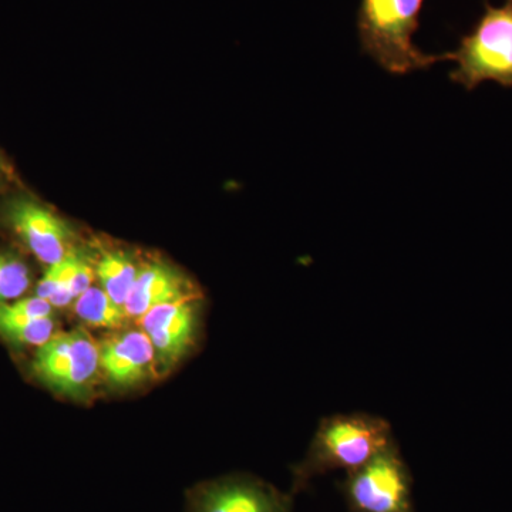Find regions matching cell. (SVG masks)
Returning a JSON list of instances; mask_svg holds the SVG:
<instances>
[{
    "mask_svg": "<svg viewBox=\"0 0 512 512\" xmlns=\"http://www.w3.org/2000/svg\"><path fill=\"white\" fill-rule=\"evenodd\" d=\"M53 318H30L18 315L0 302V338L16 346H42L55 335Z\"/></svg>",
    "mask_w": 512,
    "mask_h": 512,
    "instance_id": "cell-12",
    "label": "cell"
},
{
    "mask_svg": "<svg viewBox=\"0 0 512 512\" xmlns=\"http://www.w3.org/2000/svg\"><path fill=\"white\" fill-rule=\"evenodd\" d=\"M94 275L96 272L89 258L82 252L72 249L69 252V264L62 284L49 301L53 308H64L76 302L87 289L92 288Z\"/></svg>",
    "mask_w": 512,
    "mask_h": 512,
    "instance_id": "cell-14",
    "label": "cell"
},
{
    "mask_svg": "<svg viewBox=\"0 0 512 512\" xmlns=\"http://www.w3.org/2000/svg\"><path fill=\"white\" fill-rule=\"evenodd\" d=\"M32 369L56 393L82 399L99 376L100 345L83 329L55 333L37 349Z\"/></svg>",
    "mask_w": 512,
    "mask_h": 512,
    "instance_id": "cell-4",
    "label": "cell"
},
{
    "mask_svg": "<svg viewBox=\"0 0 512 512\" xmlns=\"http://www.w3.org/2000/svg\"><path fill=\"white\" fill-rule=\"evenodd\" d=\"M190 512H292L291 498L247 476L220 478L195 487Z\"/></svg>",
    "mask_w": 512,
    "mask_h": 512,
    "instance_id": "cell-6",
    "label": "cell"
},
{
    "mask_svg": "<svg viewBox=\"0 0 512 512\" xmlns=\"http://www.w3.org/2000/svg\"><path fill=\"white\" fill-rule=\"evenodd\" d=\"M6 218L13 231L43 264H56L72 251L69 225L45 205L18 198L10 202Z\"/></svg>",
    "mask_w": 512,
    "mask_h": 512,
    "instance_id": "cell-7",
    "label": "cell"
},
{
    "mask_svg": "<svg viewBox=\"0 0 512 512\" xmlns=\"http://www.w3.org/2000/svg\"><path fill=\"white\" fill-rule=\"evenodd\" d=\"M424 0H362L357 32L363 53L390 74H409L443 62L414 43Z\"/></svg>",
    "mask_w": 512,
    "mask_h": 512,
    "instance_id": "cell-2",
    "label": "cell"
},
{
    "mask_svg": "<svg viewBox=\"0 0 512 512\" xmlns=\"http://www.w3.org/2000/svg\"><path fill=\"white\" fill-rule=\"evenodd\" d=\"M343 493L352 512H413L412 476L396 443L349 473Z\"/></svg>",
    "mask_w": 512,
    "mask_h": 512,
    "instance_id": "cell-5",
    "label": "cell"
},
{
    "mask_svg": "<svg viewBox=\"0 0 512 512\" xmlns=\"http://www.w3.org/2000/svg\"><path fill=\"white\" fill-rule=\"evenodd\" d=\"M191 296L197 295L192 293L190 282L181 272L163 262H154L138 271L133 289L124 303V309L128 318L138 320L157 306Z\"/></svg>",
    "mask_w": 512,
    "mask_h": 512,
    "instance_id": "cell-10",
    "label": "cell"
},
{
    "mask_svg": "<svg viewBox=\"0 0 512 512\" xmlns=\"http://www.w3.org/2000/svg\"><path fill=\"white\" fill-rule=\"evenodd\" d=\"M444 59L456 63L451 82L468 92L484 82L512 87V0L501 6L485 2L476 26L461 37L454 52L444 53Z\"/></svg>",
    "mask_w": 512,
    "mask_h": 512,
    "instance_id": "cell-3",
    "label": "cell"
},
{
    "mask_svg": "<svg viewBox=\"0 0 512 512\" xmlns=\"http://www.w3.org/2000/svg\"><path fill=\"white\" fill-rule=\"evenodd\" d=\"M94 272L99 279L101 289L117 305L124 306L138 275V269L130 256L124 252H107L96 262Z\"/></svg>",
    "mask_w": 512,
    "mask_h": 512,
    "instance_id": "cell-11",
    "label": "cell"
},
{
    "mask_svg": "<svg viewBox=\"0 0 512 512\" xmlns=\"http://www.w3.org/2000/svg\"><path fill=\"white\" fill-rule=\"evenodd\" d=\"M73 305L77 316L93 328L120 329L130 319L124 306L117 305L96 286L87 289Z\"/></svg>",
    "mask_w": 512,
    "mask_h": 512,
    "instance_id": "cell-13",
    "label": "cell"
},
{
    "mask_svg": "<svg viewBox=\"0 0 512 512\" xmlns=\"http://www.w3.org/2000/svg\"><path fill=\"white\" fill-rule=\"evenodd\" d=\"M29 286L28 266L16 256L0 252V302L16 301Z\"/></svg>",
    "mask_w": 512,
    "mask_h": 512,
    "instance_id": "cell-15",
    "label": "cell"
},
{
    "mask_svg": "<svg viewBox=\"0 0 512 512\" xmlns=\"http://www.w3.org/2000/svg\"><path fill=\"white\" fill-rule=\"evenodd\" d=\"M394 443L386 420L370 414H336L320 421L308 453L293 470V493L330 471L353 473Z\"/></svg>",
    "mask_w": 512,
    "mask_h": 512,
    "instance_id": "cell-1",
    "label": "cell"
},
{
    "mask_svg": "<svg viewBox=\"0 0 512 512\" xmlns=\"http://www.w3.org/2000/svg\"><path fill=\"white\" fill-rule=\"evenodd\" d=\"M137 322L153 343L157 365L168 369L188 352L197 333V296L157 306Z\"/></svg>",
    "mask_w": 512,
    "mask_h": 512,
    "instance_id": "cell-8",
    "label": "cell"
},
{
    "mask_svg": "<svg viewBox=\"0 0 512 512\" xmlns=\"http://www.w3.org/2000/svg\"><path fill=\"white\" fill-rule=\"evenodd\" d=\"M156 365L153 343L141 329L121 332L100 345L101 373L111 386H138L153 376Z\"/></svg>",
    "mask_w": 512,
    "mask_h": 512,
    "instance_id": "cell-9",
    "label": "cell"
}]
</instances>
